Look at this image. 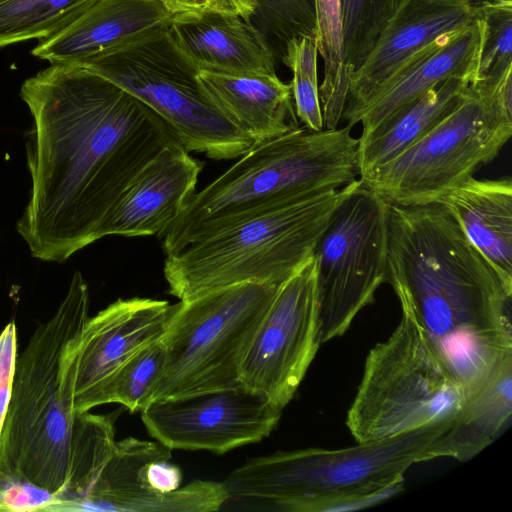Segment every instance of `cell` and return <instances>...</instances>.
<instances>
[{
  "label": "cell",
  "mask_w": 512,
  "mask_h": 512,
  "mask_svg": "<svg viewBox=\"0 0 512 512\" xmlns=\"http://www.w3.org/2000/svg\"><path fill=\"white\" fill-rule=\"evenodd\" d=\"M20 96L32 118L31 187L16 230L32 257L63 263L102 238L133 178L179 141L150 107L84 67L51 64Z\"/></svg>",
  "instance_id": "obj_1"
},
{
  "label": "cell",
  "mask_w": 512,
  "mask_h": 512,
  "mask_svg": "<svg viewBox=\"0 0 512 512\" xmlns=\"http://www.w3.org/2000/svg\"><path fill=\"white\" fill-rule=\"evenodd\" d=\"M387 283L467 398L512 360V292L438 203H389Z\"/></svg>",
  "instance_id": "obj_2"
},
{
  "label": "cell",
  "mask_w": 512,
  "mask_h": 512,
  "mask_svg": "<svg viewBox=\"0 0 512 512\" xmlns=\"http://www.w3.org/2000/svg\"><path fill=\"white\" fill-rule=\"evenodd\" d=\"M350 129L311 131L300 127L254 145L195 193L159 236L166 255L267 208L358 179V138Z\"/></svg>",
  "instance_id": "obj_3"
},
{
  "label": "cell",
  "mask_w": 512,
  "mask_h": 512,
  "mask_svg": "<svg viewBox=\"0 0 512 512\" xmlns=\"http://www.w3.org/2000/svg\"><path fill=\"white\" fill-rule=\"evenodd\" d=\"M88 311V286L76 271L55 313L37 326L17 358L0 436V474L50 495L68 482L75 416L73 387L60 375L61 356Z\"/></svg>",
  "instance_id": "obj_4"
},
{
  "label": "cell",
  "mask_w": 512,
  "mask_h": 512,
  "mask_svg": "<svg viewBox=\"0 0 512 512\" xmlns=\"http://www.w3.org/2000/svg\"><path fill=\"white\" fill-rule=\"evenodd\" d=\"M356 181L267 208L166 255L169 293L188 300L242 283L281 285L313 255Z\"/></svg>",
  "instance_id": "obj_5"
},
{
  "label": "cell",
  "mask_w": 512,
  "mask_h": 512,
  "mask_svg": "<svg viewBox=\"0 0 512 512\" xmlns=\"http://www.w3.org/2000/svg\"><path fill=\"white\" fill-rule=\"evenodd\" d=\"M450 423L346 448L278 451L250 459L223 482L228 501L295 512L301 502L323 495L404 483L411 466L432 459V446Z\"/></svg>",
  "instance_id": "obj_6"
},
{
  "label": "cell",
  "mask_w": 512,
  "mask_h": 512,
  "mask_svg": "<svg viewBox=\"0 0 512 512\" xmlns=\"http://www.w3.org/2000/svg\"><path fill=\"white\" fill-rule=\"evenodd\" d=\"M401 311L391 335L369 351L347 412L346 425L356 442L449 423L467 400L419 324Z\"/></svg>",
  "instance_id": "obj_7"
},
{
  "label": "cell",
  "mask_w": 512,
  "mask_h": 512,
  "mask_svg": "<svg viewBox=\"0 0 512 512\" xmlns=\"http://www.w3.org/2000/svg\"><path fill=\"white\" fill-rule=\"evenodd\" d=\"M79 66L150 107L188 152L225 160L254 146L204 94L198 70L180 51L168 25L132 37Z\"/></svg>",
  "instance_id": "obj_8"
},
{
  "label": "cell",
  "mask_w": 512,
  "mask_h": 512,
  "mask_svg": "<svg viewBox=\"0 0 512 512\" xmlns=\"http://www.w3.org/2000/svg\"><path fill=\"white\" fill-rule=\"evenodd\" d=\"M279 286L242 283L172 305L151 401L239 386L243 357Z\"/></svg>",
  "instance_id": "obj_9"
},
{
  "label": "cell",
  "mask_w": 512,
  "mask_h": 512,
  "mask_svg": "<svg viewBox=\"0 0 512 512\" xmlns=\"http://www.w3.org/2000/svg\"><path fill=\"white\" fill-rule=\"evenodd\" d=\"M512 134V76L494 92L471 90L421 140L362 183L392 204L435 203L497 157Z\"/></svg>",
  "instance_id": "obj_10"
},
{
  "label": "cell",
  "mask_w": 512,
  "mask_h": 512,
  "mask_svg": "<svg viewBox=\"0 0 512 512\" xmlns=\"http://www.w3.org/2000/svg\"><path fill=\"white\" fill-rule=\"evenodd\" d=\"M388 208L358 178L314 247L322 343L342 336L387 283Z\"/></svg>",
  "instance_id": "obj_11"
},
{
  "label": "cell",
  "mask_w": 512,
  "mask_h": 512,
  "mask_svg": "<svg viewBox=\"0 0 512 512\" xmlns=\"http://www.w3.org/2000/svg\"><path fill=\"white\" fill-rule=\"evenodd\" d=\"M322 344L312 255L278 287L243 357L240 384L284 410Z\"/></svg>",
  "instance_id": "obj_12"
},
{
  "label": "cell",
  "mask_w": 512,
  "mask_h": 512,
  "mask_svg": "<svg viewBox=\"0 0 512 512\" xmlns=\"http://www.w3.org/2000/svg\"><path fill=\"white\" fill-rule=\"evenodd\" d=\"M140 412L148 434L171 450L224 454L268 437L283 410L240 384L230 389L154 400Z\"/></svg>",
  "instance_id": "obj_13"
},
{
  "label": "cell",
  "mask_w": 512,
  "mask_h": 512,
  "mask_svg": "<svg viewBox=\"0 0 512 512\" xmlns=\"http://www.w3.org/2000/svg\"><path fill=\"white\" fill-rule=\"evenodd\" d=\"M171 308L168 301L134 297L88 317L76 340L74 413L92 409L94 397L115 372L161 339Z\"/></svg>",
  "instance_id": "obj_14"
},
{
  "label": "cell",
  "mask_w": 512,
  "mask_h": 512,
  "mask_svg": "<svg viewBox=\"0 0 512 512\" xmlns=\"http://www.w3.org/2000/svg\"><path fill=\"white\" fill-rule=\"evenodd\" d=\"M161 457H172V450L156 440L116 441L88 492L67 511L212 512L226 504L229 497L223 482L196 480L168 495L152 492L143 472Z\"/></svg>",
  "instance_id": "obj_15"
},
{
  "label": "cell",
  "mask_w": 512,
  "mask_h": 512,
  "mask_svg": "<svg viewBox=\"0 0 512 512\" xmlns=\"http://www.w3.org/2000/svg\"><path fill=\"white\" fill-rule=\"evenodd\" d=\"M478 14L477 0H404L373 50L350 76L342 120L348 126L415 54L439 37L469 27Z\"/></svg>",
  "instance_id": "obj_16"
},
{
  "label": "cell",
  "mask_w": 512,
  "mask_h": 512,
  "mask_svg": "<svg viewBox=\"0 0 512 512\" xmlns=\"http://www.w3.org/2000/svg\"><path fill=\"white\" fill-rule=\"evenodd\" d=\"M202 167L179 143L163 149L124 190L103 226L102 238L159 237L195 194Z\"/></svg>",
  "instance_id": "obj_17"
},
{
  "label": "cell",
  "mask_w": 512,
  "mask_h": 512,
  "mask_svg": "<svg viewBox=\"0 0 512 512\" xmlns=\"http://www.w3.org/2000/svg\"><path fill=\"white\" fill-rule=\"evenodd\" d=\"M483 35L479 17L464 29L445 34L415 54L354 116L348 127L362 124L370 133L396 110L450 77L475 81Z\"/></svg>",
  "instance_id": "obj_18"
},
{
  "label": "cell",
  "mask_w": 512,
  "mask_h": 512,
  "mask_svg": "<svg viewBox=\"0 0 512 512\" xmlns=\"http://www.w3.org/2000/svg\"><path fill=\"white\" fill-rule=\"evenodd\" d=\"M169 31L198 71L274 74L277 59L262 34L243 18L213 11L171 17Z\"/></svg>",
  "instance_id": "obj_19"
},
{
  "label": "cell",
  "mask_w": 512,
  "mask_h": 512,
  "mask_svg": "<svg viewBox=\"0 0 512 512\" xmlns=\"http://www.w3.org/2000/svg\"><path fill=\"white\" fill-rule=\"evenodd\" d=\"M158 0H97L68 25L40 40L32 55L53 65L79 66L132 37L169 25Z\"/></svg>",
  "instance_id": "obj_20"
},
{
  "label": "cell",
  "mask_w": 512,
  "mask_h": 512,
  "mask_svg": "<svg viewBox=\"0 0 512 512\" xmlns=\"http://www.w3.org/2000/svg\"><path fill=\"white\" fill-rule=\"evenodd\" d=\"M197 79L213 105L254 145L300 128L291 84L276 73L231 75L201 70Z\"/></svg>",
  "instance_id": "obj_21"
},
{
  "label": "cell",
  "mask_w": 512,
  "mask_h": 512,
  "mask_svg": "<svg viewBox=\"0 0 512 512\" xmlns=\"http://www.w3.org/2000/svg\"><path fill=\"white\" fill-rule=\"evenodd\" d=\"M435 203L457 222L469 242L512 292V180L460 182Z\"/></svg>",
  "instance_id": "obj_22"
},
{
  "label": "cell",
  "mask_w": 512,
  "mask_h": 512,
  "mask_svg": "<svg viewBox=\"0 0 512 512\" xmlns=\"http://www.w3.org/2000/svg\"><path fill=\"white\" fill-rule=\"evenodd\" d=\"M470 77H450L405 104L358 138L359 178L380 169L421 140L468 96Z\"/></svg>",
  "instance_id": "obj_23"
},
{
  "label": "cell",
  "mask_w": 512,
  "mask_h": 512,
  "mask_svg": "<svg viewBox=\"0 0 512 512\" xmlns=\"http://www.w3.org/2000/svg\"><path fill=\"white\" fill-rule=\"evenodd\" d=\"M512 417V360L470 395L431 449L432 459L467 462L496 441Z\"/></svg>",
  "instance_id": "obj_24"
},
{
  "label": "cell",
  "mask_w": 512,
  "mask_h": 512,
  "mask_svg": "<svg viewBox=\"0 0 512 512\" xmlns=\"http://www.w3.org/2000/svg\"><path fill=\"white\" fill-rule=\"evenodd\" d=\"M119 413H75L68 482L59 494L50 495L40 510L67 511L88 492L114 449V423Z\"/></svg>",
  "instance_id": "obj_25"
},
{
  "label": "cell",
  "mask_w": 512,
  "mask_h": 512,
  "mask_svg": "<svg viewBox=\"0 0 512 512\" xmlns=\"http://www.w3.org/2000/svg\"><path fill=\"white\" fill-rule=\"evenodd\" d=\"M97 0H0V48L46 39Z\"/></svg>",
  "instance_id": "obj_26"
},
{
  "label": "cell",
  "mask_w": 512,
  "mask_h": 512,
  "mask_svg": "<svg viewBox=\"0 0 512 512\" xmlns=\"http://www.w3.org/2000/svg\"><path fill=\"white\" fill-rule=\"evenodd\" d=\"M318 52L324 61L319 97L325 129H335L342 120L348 99L349 80L342 64L340 0H315Z\"/></svg>",
  "instance_id": "obj_27"
},
{
  "label": "cell",
  "mask_w": 512,
  "mask_h": 512,
  "mask_svg": "<svg viewBox=\"0 0 512 512\" xmlns=\"http://www.w3.org/2000/svg\"><path fill=\"white\" fill-rule=\"evenodd\" d=\"M404 0H340L342 64L348 80Z\"/></svg>",
  "instance_id": "obj_28"
},
{
  "label": "cell",
  "mask_w": 512,
  "mask_h": 512,
  "mask_svg": "<svg viewBox=\"0 0 512 512\" xmlns=\"http://www.w3.org/2000/svg\"><path fill=\"white\" fill-rule=\"evenodd\" d=\"M165 359L166 350L161 339L140 350L99 390L92 401V408L119 403L130 412L144 409L151 402Z\"/></svg>",
  "instance_id": "obj_29"
},
{
  "label": "cell",
  "mask_w": 512,
  "mask_h": 512,
  "mask_svg": "<svg viewBox=\"0 0 512 512\" xmlns=\"http://www.w3.org/2000/svg\"><path fill=\"white\" fill-rule=\"evenodd\" d=\"M477 4L483 35L472 86L492 92L512 76V5L487 4L479 0Z\"/></svg>",
  "instance_id": "obj_30"
},
{
  "label": "cell",
  "mask_w": 512,
  "mask_h": 512,
  "mask_svg": "<svg viewBox=\"0 0 512 512\" xmlns=\"http://www.w3.org/2000/svg\"><path fill=\"white\" fill-rule=\"evenodd\" d=\"M248 22L262 34L277 60L295 37H315L318 43L315 0H255Z\"/></svg>",
  "instance_id": "obj_31"
},
{
  "label": "cell",
  "mask_w": 512,
  "mask_h": 512,
  "mask_svg": "<svg viewBox=\"0 0 512 512\" xmlns=\"http://www.w3.org/2000/svg\"><path fill=\"white\" fill-rule=\"evenodd\" d=\"M317 38L299 36L285 47L281 62L293 74L292 97L297 118L311 131L324 129L317 76Z\"/></svg>",
  "instance_id": "obj_32"
},
{
  "label": "cell",
  "mask_w": 512,
  "mask_h": 512,
  "mask_svg": "<svg viewBox=\"0 0 512 512\" xmlns=\"http://www.w3.org/2000/svg\"><path fill=\"white\" fill-rule=\"evenodd\" d=\"M17 349V328L11 321L0 333V436L13 392Z\"/></svg>",
  "instance_id": "obj_33"
},
{
  "label": "cell",
  "mask_w": 512,
  "mask_h": 512,
  "mask_svg": "<svg viewBox=\"0 0 512 512\" xmlns=\"http://www.w3.org/2000/svg\"><path fill=\"white\" fill-rule=\"evenodd\" d=\"M170 459L171 457L155 459L143 472L146 485L156 494L167 495L180 487L181 471L176 465L170 463Z\"/></svg>",
  "instance_id": "obj_34"
},
{
  "label": "cell",
  "mask_w": 512,
  "mask_h": 512,
  "mask_svg": "<svg viewBox=\"0 0 512 512\" xmlns=\"http://www.w3.org/2000/svg\"><path fill=\"white\" fill-rule=\"evenodd\" d=\"M255 10V0H208L206 11L234 15L249 21Z\"/></svg>",
  "instance_id": "obj_35"
},
{
  "label": "cell",
  "mask_w": 512,
  "mask_h": 512,
  "mask_svg": "<svg viewBox=\"0 0 512 512\" xmlns=\"http://www.w3.org/2000/svg\"><path fill=\"white\" fill-rule=\"evenodd\" d=\"M168 14L176 15L199 13L207 10L208 0H158Z\"/></svg>",
  "instance_id": "obj_36"
},
{
  "label": "cell",
  "mask_w": 512,
  "mask_h": 512,
  "mask_svg": "<svg viewBox=\"0 0 512 512\" xmlns=\"http://www.w3.org/2000/svg\"><path fill=\"white\" fill-rule=\"evenodd\" d=\"M14 482L0 475V511H12L10 491Z\"/></svg>",
  "instance_id": "obj_37"
},
{
  "label": "cell",
  "mask_w": 512,
  "mask_h": 512,
  "mask_svg": "<svg viewBox=\"0 0 512 512\" xmlns=\"http://www.w3.org/2000/svg\"><path fill=\"white\" fill-rule=\"evenodd\" d=\"M482 3L487 4H502V5H512V0H479Z\"/></svg>",
  "instance_id": "obj_38"
},
{
  "label": "cell",
  "mask_w": 512,
  "mask_h": 512,
  "mask_svg": "<svg viewBox=\"0 0 512 512\" xmlns=\"http://www.w3.org/2000/svg\"><path fill=\"white\" fill-rule=\"evenodd\" d=\"M1 475V474H0Z\"/></svg>",
  "instance_id": "obj_39"
}]
</instances>
